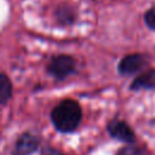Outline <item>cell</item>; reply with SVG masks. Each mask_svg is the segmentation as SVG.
Instances as JSON below:
<instances>
[{
	"instance_id": "1",
	"label": "cell",
	"mask_w": 155,
	"mask_h": 155,
	"mask_svg": "<svg viewBox=\"0 0 155 155\" xmlns=\"http://www.w3.org/2000/svg\"><path fill=\"white\" fill-rule=\"evenodd\" d=\"M51 119H52L54 127L58 131L71 132L79 126L80 120H81L80 105L75 101H71V99L62 101L52 110Z\"/></svg>"
},
{
	"instance_id": "2",
	"label": "cell",
	"mask_w": 155,
	"mask_h": 155,
	"mask_svg": "<svg viewBox=\"0 0 155 155\" xmlns=\"http://www.w3.org/2000/svg\"><path fill=\"white\" fill-rule=\"evenodd\" d=\"M75 68V61L69 56H57L48 64V71L58 79L68 76Z\"/></svg>"
},
{
	"instance_id": "3",
	"label": "cell",
	"mask_w": 155,
	"mask_h": 155,
	"mask_svg": "<svg viewBox=\"0 0 155 155\" xmlns=\"http://www.w3.org/2000/svg\"><path fill=\"white\" fill-rule=\"evenodd\" d=\"M145 64V58L142 54H128L120 61L119 71L124 75H131L139 71Z\"/></svg>"
},
{
	"instance_id": "4",
	"label": "cell",
	"mask_w": 155,
	"mask_h": 155,
	"mask_svg": "<svg viewBox=\"0 0 155 155\" xmlns=\"http://www.w3.org/2000/svg\"><path fill=\"white\" fill-rule=\"evenodd\" d=\"M108 131L114 138H116L119 140L128 142V143L134 140V134H133L131 127L124 121L115 120V121L110 122L108 126Z\"/></svg>"
},
{
	"instance_id": "5",
	"label": "cell",
	"mask_w": 155,
	"mask_h": 155,
	"mask_svg": "<svg viewBox=\"0 0 155 155\" xmlns=\"http://www.w3.org/2000/svg\"><path fill=\"white\" fill-rule=\"evenodd\" d=\"M38 145H39L38 137H35L30 133H24L18 138V140L15 145L13 154L15 155H29L30 153L36 150Z\"/></svg>"
},
{
	"instance_id": "6",
	"label": "cell",
	"mask_w": 155,
	"mask_h": 155,
	"mask_svg": "<svg viewBox=\"0 0 155 155\" xmlns=\"http://www.w3.org/2000/svg\"><path fill=\"white\" fill-rule=\"evenodd\" d=\"M133 90L139 88H155V70L147 71L134 79L132 86Z\"/></svg>"
},
{
	"instance_id": "7",
	"label": "cell",
	"mask_w": 155,
	"mask_h": 155,
	"mask_svg": "<svg viewBox=\"0 0 155 155\" xmlns=\"http://www.w3.org/2000/svg\"><path fill=\"white\" fill-rule=\"evenodd\" d=\"M11 93H12V86L8 78L5 74L0 73V104L6 103L10 99Z\"/></svg>"
},
{
	"instance_id": "8",
	"label": "cell",
	"mask_w": 155,
	"mask_h": 155,
	"mask_svg": "<svg viewBox=\"0 0 155 155\" xmlns=\"http://www.w3.org/2000/svg\"><path fill=\"white\" fill-rule=\"evenodd\" d=\"M116 155H143V153L138 148L130 145V147H125V148L120 149Z\"/></svg>"
},
{
	"instance_id": "9",
	"label": "cell",
	"mask_w": 155,
	"mask_h": 155,
	"mask_svg": "<svg viewBox=\"0 0 155 155\" xmlns=\"http://www.w3.org/2000/svg\"><path fill=\"white\" fill-rule=\"evenodd\" d=\"M145 23L148 24L149 28L155 30V7L150 8L147 13H145Z\"/></svg>"
},
{
	"instance_id": "10",
	"label": "cell",
	"mask_w": 155,
	"mask_h": 155,
	"mask_svg": "<svg viewBox=\"0 0 155 155\" xmlns=\"http://www.w3.org/2000/svg\"><path fill=\"white\" fill-rule=\"evenodd\" d=\"M44 155H65V154H62L61 151H58V150H56V149H51V148H46L45 150H44Z\"/></svg>"
}]
</instances>
